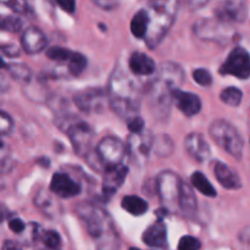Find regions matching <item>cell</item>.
<instances>
[{
  "mask_svg": "<svg viewBox=\"0 0 250 250\" xmlns=\"http://www.w3.org/2000/svg\"><path fill=\"white\" fill-rule=\"evenodd\" d=\"M129 250H141V249H138V248H129Z\"/></svg>",
  "mask_w": 250,
  "mask_h": 250,
  "instance_id": "50",
  "label": "cell"
},
{
  "mask_svg": "<svg viewBox=\"0 0 250 250\" xmlns=\"http://www.w3.org/2000/svg\"><path fill=\"white\" fill-rule=\"evenodd\" d=\"M6 68L9 70L11 77L20 81V82L28 83L31 81V70L24 63H11V65H7Z\"/></svg>",
  "mask_w": 250,
  "mask_h": 250,
  "instance_id": "30",
  "label": "cell"
},
{
  "mask_svg": "<svg viewBox=\"0 0 250 250\" xmlns=\"http://www.w3.org/2000/svg\"><path fill=\"white\" fill-rule=\"evenodd\" d=\"M0 49H1V50L4 51V53L6 54L7 56H12V58H14V56L19 55V48H17V46H15V45L2 46V48H0Z\"/></svg>",
  "mask_w": 250,
  "mask_h": 250,
  "instance_id": "44",
  "label": "cell"
},
{
  "mask_svg": "<svg viewBox=\"0 0 250 250\" xmlns=\"http://www.w3.org/2000/svg\"><path fill=\"white\" fill-rule=\"evenodd\" d=\"M49 1H54V0H49Z\"/></svg>",
  "mask_w": 250,
  "mask_h": 250,
  "instance_id": "51",
  "label": "cell"
},
{
  "mask_svg": "<svg viewBox=\"0 0 250 250\" xmlns=\"http://www.w3.org/2000/svg\"><path fill=\"white\" fill-rule=\"evenodd\" d=\"M151 151L158 156H168L173 151V142L166 134H159L151 139Z\"/></svg>",
  "mask_w": 250,
  "mask_h": 250,
  "instance_id": "26",
  "label": "cell"
},
{
  "mask_svg": "<svg viewBox=\"0 0 250 250\" xmlns=\"http://www.w3.org/2000/svg\"><path fill=\"white\" fill-rule=\"evenodd\" d=\"M210 136L215 143L236 159H242L244 141L238 129L226 120H215L210 125Z\"/></svg>",
  "mask_w": 250,
  "mask_h": 250,
  "instance_id": "5",
  "label": "cell"
},
{
  "mask_svg": "<svg viewBox=\"0 0 250 250\" xmlns=\"http://www.w3.org/2000/svg\"><path fill=\"white\" fill-rule=\"evenodd\" d=\"M202 243L193 236H183L178 242V250H199Z\"/></svg>",
  "mask_w": 250,
  "mask_h": 250,
  "instance_id": "35",
  "label": "cell"
},
{
  "mask_svg": "<svg viewBox=\"0 0 250 250\" xmlns=\"http://www.w3.org/2000/svg\"><path fill=\"white\" fill-rule=\"evenodd\" d=\"M49 189L56 197L62 198V199H70V198H73L80 194L82 188L67 173L56 172L51 177Z\"/></svg>",
  "mask_w": 250,
  "mask_h": 250,
  "instance_id": "13",
  "label": "cell"
},
{
  "mask_svg": "<svg viewBox=\"0 0 250 250\" xmlns=\"http://www.w3.org/2000/svg\"><path fill=\"white\" fill-rule=\"evenodd\" d=\"M76 212L84 222L88 233L97 243L98 250H119L120 237L116 227L102 207L93 203H80Z\"/></svg>",
  "mask_w": 250,
  "mask_h": 250,
  "instance_id": "2",
  "label": "cell"
},
{
  "mask_svg": "<svg viewBox=\"0 0 250 250\" xmlns=\"http://www.w3.org/2000/svg\"><path fill=\"white\" fill-rule=\"evenodd\" d=\"M7 217V209L4 207V205L0 204V224L2 221H5V219Z\"/></svg>",
  "mask_w": 250,
  "mask_h": 250,
  "instance_id": "47",
  "label": "cell"
},
{
  "mask_svg": "<svg viewBox=\"0 0 250 250\" xmlns=\"http://www.w3.org/2000/svg\"><path fill=\"white\" fill-rule=\"evenodd\" d=\"M6 153H7L6 144H5L4 142L1 141V138H0V161L4 160V159L6 158Z\"/></svg>",
  "mask_w": 250,
  "mask_h": 250,
  "instance_id": "45",
  "label": "cell"
},
{
  "mask_svg": "<svg viewBox=\"0 0 250 250\" xmlns=\"http://www.w3.org/2000/svg\"><path fill=\"white\" fill-rule=\"evenodd\" d=\"M41 239H42V242L44 243V246H45V248L60 250L61 237L56 231L49 229V231L42 232Z\"/></svg>",
  "mask_w": 250,
  "mask_h": 250,
  "instance_id": "32",
  "label": "cell"
},
{
  "mask_svg": "<svg viewBox=\"0 0 250 250\" xmlns=\"http://www.w3.org/2000/svg\"><path fill=\"white\" fill-rule=\"evenodd\" d=\"M172 103L182 114L188 117L195 116L202 110V102L194 93L185 92L181 89L175 90L172 94Z\"/></svg>",
  "mask_w": 250,
  "mask_h": 250,
  "instance_id": "16",
  "label": "cell"
},
{
  "mask_svg": "<svg viewBox=\"0 0 250 250\" xmlns=\"http://www.w3.org/2000/svg\"><path fill=\"white\" fill-rule=\"evenodd\" d=\"M149 16L146 9H142L132 17L131 21V32L136 38L144 39L146 31H148Z\"/></svg>",
  "mask_w": 250,
  "mask_h": 250,
  "instance_id": "24",
  "label": "cell"
},
{
  "mask_svg": "<svg viewBox=\"0 0 250 250\" xmlns=\"http://www.w3.org/2000/svg\"><path fill=\"white\" fill-rule=\"evenodd\" d=\"M210 1H211V0H187L188 6L192 10L202 9V7L207 6Z\"/></svg>",
  "mask_w": 250,
  "mask_h": 250,
  "instance_id": "42",
  "label": "cell"
},
{
  "mask_svg": "<svg viewBox=\"0 0 250 250\" xmlns=\"http://www.w3.org/2000/svg\"><path fill=\"white\" fill-rule=\"evenodd\" d=\"M0 4L10 7L12 11L17 12V14H24L28 10L26 0H0Z\"/></svg>",
  "mask_w": 250,
  "mask_h": 250,
  "instance_id": "37",
  "label": "cell"
},
{
  "mask_svg": "<svg viewBox=\"0 0 250 250\" xmlns=\"http://www.w3.org/2000/svg\"><path fill=\"white\" fill-rule=\"evenodd\" d=\"M72 53H73L72 50L62 48V46H53V48H50L46 50V56H48L50 60L65 63V62H67L68 59L71 58Z\"/></svg>",
  "mask_w": 250,
  "mask_h": 250,
  "instance_id": "33",
  "label": "cell"
},
{
  "mask_svg": "<svg viewBox=\"0 0 250 250\" xmlns=\"http://www.w3.org/2000/svg\"><path fill=\"white\" fill-rule=\"evenodd\" d=\"M6 67H7V63L5 62L4 59L0 56V70H1V68H6Z\"/></svg>",
  "mask_w": 250,
  "mask_h": 250,
  "instance_id": "48",
  "label": "cell"
},
{
  "mask_svg": "<svg viewBox=\"0 0 250 250\" xmlns=\"http://www.w3.org/2000/svg\"><path fill=\"white\" fill-rule=\"evenodd\" d=\"M21 44L27 54L33 55V54L41 53L46 48L48 39L38 27H29L22 34Z\"/></svg>",
  "mask_w": 250,
  "mask_h": 250,
  "instance_id": "18",
  "label": "cell"
},
{
  "mask_svg": "<svg viewBox=\"0 0 250 250\" xmlns=\"http://www.w3.org/2000/svg\"><path fill=\"white\" fill-rule=\"evenodd\" d=\"M107 100L120 117L129 121L139 115V89L125 71L115 70L109 82Z\"/></svg>",
  "mask_w": 250,
  "mask_h": 250,
  "instance_id": "3",
  "label": "cell"
},
{
  "mask_svg": "<svg viewBox=\"0 0 250 250\" xmlns=\"http://www.w3.org/2000/svg\"><path fill=\"white\" fill-rule=\"evenodd\" d=\"M151 139L153 137L144 131L129 136L126 150L131 155L132 160H134L136 163H143L148 158L151 151Z\"/></svg>",
  "mask_w": 250,
  "mask_h": 250,
  "instance_id": "14",
  "label": "cell"
},
{
  "mask_svg": "<svg viewBox=\"0 0 250 250\" xmlns=\"http://www.w3.org/2000/svg\"><path fill=\"white\" fill-rule=\"evenodd\" d=\"M148 31L144 41L150 49H155L163 42L175 22L178 10L177 0H150L148 9Z\"/></svg>",
  "mask_w": 250,
  "mask_h": 250,
  "instance_id": "4",
  "label": "cell"
},
{
  "mask_svg": "<svg viewBox=\"0 0 250 250\" xmlns=\"http://www.w3.org/2000/svg\"><path fill=\"white\" fill-rule=\"evenodd\" d=\"M190 183H192V186L195 189L199 190V192L202 193V194H204L205 197H216V189H215L214 186L209 182L207 176L203 172H200V171H195V172L190 176Z\"/></svg>",
  "mask_w": 250,
  "mask_h": 250,
  "instance_id": "25",
  "label": "cell"
},
{
  "mask_svg": "<svg viewBox=\"0 0 250 250\" xmlns=\"http://www.w3.org/2000/svg\"><path fill=\"white\" fill-rule=\"evenodd\" d=\"M63 11L67 14H75L76 12V0H54Z\"/></svg>",
  "mask_w": 250,
  "mask_h": 250,
  "instance_id": "40",
  "label": "cell"
},
{
  "mask_svg": "<svg viewBox=\"0 0 250 250\" xmlns=\"http://www.w3.org/2000/svg\"><path fill=\"white\" fill-rule=\"evenodd\" d=\"M9 229L14 233L21 234L24 231V229H26V224L21 219H19V217H12V219L9 220Z\"/></svg>",
  "mask_w": 250,
  "mask_h": 250,
  "instance_id": "39",
  "label": "cell"
},
{
  "mask_svg": "<svg viewBox=\"0 0 250 250\" xmlns=\"http://www.w3.org/2000/svg\"><path fill=\"white\" fill-rule=\"evenodd\" d=\"M220 99L229 106H238L243 100V92L236 87H227L220 93Z\"/></svg>",
  "mask_w": 250,
  "mask_h": 250,
  "instance_id": "28",
  "label": "cell"
},
{
  "mask_svg": "<svg viewBox=\"0 0 250 250\" xmlns=\"http://www.w3.org/2000/svg\"><path fill=\"white\" fill-rule=\"evenodd\" d=\"M66 127L63 131H66L68 138H70L72 148L78 156L85 158L88 153L92 150L93 139H94V131L92 127L83 121L65 122Z\"/></svg>",
  "mask_w": 250,
  "mask_h": 250,
  "instance_id": "7",
  "label": "cell"
},
{
  "mask_svg": "<svg viewBox=\"0 0 250 250\" xmlns=\"http://www.w3.org/2000/svg\"><path fill=\"white\" fill-rule=\"evenodd\" d=\"M67 65V71L71 76H80L81 73L84 71L85 66H87V59H85L84 55H82L81 53H77V51H73L71 58L68 59V61L66 62Z\"/></svg>",
  "mask_w": 250,
  "mask_h": 250,
  "instance_id": "27",
  "label": "cell"
},
{
  "mask_svg": "<svg viewBox=\"0 0 250 250\" xmlns=\"http://www.w3.org/2000/svg\"><path fill=\"white\" fill-rule=\"evenodd\" d=\"M177 207L180 208L182 214L186 217H189V219L194 217L198 211V200L194 194V190L192 189V186L188 185L185 181H183L182 186H181Z\"/></svg>",
  "mask_w": 250,
  "mask_h": 250,
  "instance_id": "22",
  "label": "cell"
},
{
  "mask_svg": "<svg viewBox=\"0 0 250 250\" xmlns=\"http://www.w3.org/2000/svg\"><path fill=\"white\" fill-rule=\"evenodd\" d=\"M103 178V194L110 198L116 194L117 190L121 188L128 175V167L125 165H117L114 167L106 168L104 171Z\"/></svg>",
  "mask_w": 250,
  "mask_h": 250,
  "instance_id": "15",
  "label": "cell"
},
{
  "mask_svg": "<svg viewBox=\"0 0 250 250\" xmlns=\"http://www.w3.org/2000/svg\"><path fill=\"white\" fill-rule=\"evenodd\" d=\"M12 128H14V122L10 115L0 110V138L11 133Z\"/></svg>",
  "mask_w": 250,
  "mask_h": 250,
  "instance_id": "36",
  "label": "cell"
},
{
  "mask_svg": "<svg viewBox=\"0 0 250 250\" xmlns=\"http://www.w3.org/2000/svg\"><path fill=\"white\" fill-rule=\"evenodd\" d=\"M127 127H128L131 134L141 133V132L144 131V120L138 115V116L127 121Z\"/></svg>",
  "mask_w": 250,
  "mask_h": 250,
  "instance_id": "38",
  "label": "cell"
},
{
  "mask_svg": "<svg viewBox=\"0 0 250 250\" xmlns=\"http://www.w3.org/2000/svg\"><path fill=\"white\" fill-rule=\"evenodd\" d=\"M22 28V20L16 15H0V31L16 33Z\"/></svg>",
  "mask_w": 250,
  "mask_h": 250,
  "instance_id": "29",
  "label": "cell"
},
{
  "mask_svg": "<svg viewBox=\"0 0 250 250\" xmlns=\"http://www.w3.org/2000/svg\"><path fill=\"white\" fill-rule=\"evenodd\" d=\"M193 78L202 87H209L212 84V76L207 68H197L193 71Z\"/></svg>",
  "mask_w": 250,
  "mask_h": 250,
  "instance_id": "34",
  "label": "cell"
},
{
  "mask_svg": "<svg viewBox=\"0 0 250 250\" xmlns=\"http://www.w3.org/2000/svg\"><path fill=\"white\" fill-rule=\"evenodd\" d=\"M142 239L146 246L151 247V248L166 249L168 246L166 225L161 220H158L155 224H153L146 229Z\"/></svg>",
  "mask_w": 250,
  "mask_h": 250,
  "instance_id": "19",
  "label": "cell"
},
{
  "mask_svg": "<svg viewBox=\"0 0 250 250\" xmlns=\"http://www.w3.org/2000/svg\"><path fill=\"white\" fill-rule=\"evenodd\" d=\"M73 102L81 111L94 114V112H102L109 100H107V94L102 88H88L78 92L73 97Z\"/></svg>",
  "mask_w": 250,
  "mask_h": 250,
  "instance_id": "11",
  "label": "cell"
},
{
  "mask_svg": "<svg viewBox=\"0 0 250 250\" xmlns=\"http://www.w3.org/2000/svg\"><path fill=\"white\" fill-rule=\"evenodd\" d=\"M1 250H22L21 244L15 241H6L2 244Z\"/></svg>",
  "mask_w": 250,
  "mask_h": 250,
  "instance_id": "43",
  "label": "cell"
},
{
  "mask_svg": "<svg viewBox=\"0 0 250 250\" xmlns=\"http://www.w3.org/2000/svg\"><path fill=\"white\" fill-rule=\"evenodd\" d=\"M221 75H231L239 80H248L250 76L249 53L242 46H236L229 54L225 62L220 67Z\"/></svg>",
  "mask_w": 250,
  "mask_h": 250,
  "instance_id": "10",
  "label": "cell"
},
{
  "mask_svg": "<svg viewBox=\"0 0 250 250\" xmlns=\"http://www.w3.org/2000/svg\"><path fill=\"white\" fill-rule=\"evenodd\" d=\"M185 82V71L178 63L167 61L160 65L149 88V109L159 121H165L172 106V94Z\"/></svg>",
  "mask_w": 250,
  "mask_h": 250,
  "instance_id": "1",
  "label": "cell"
},
{
  "mask_svg": "<svg viewBox=\"0 0 250 250\" xmlns=\"http://www.w3.org/2000/svg\"><path fill=\"white\" fill-rule=\"evenodd\" d=\"M121 205L128 214L133 215V216H142L149 209L148 203L143 198L137 197V195H126V197H124Z\"/></svg>",
  "mask_w": 250,
  "mask_h": 250,
  "instance_id": "23",
  "label": "cell"
},
{
  "mask_svg": "<svg viewBox=\"0 0 250 250\" xmlns=\"http://www.w3.org/2000/svg\"><path fill=\"white\" fill-rule=\"evenodd\" d=\"M23 234V243L27 246L34 244L37 241L41 239V226L37 222H31L29 225H26V229L22 232L21 236Z\"/></svg>",
  "mask_w": 250,
  "mask_h": 250,
  "instance_id": "31",
  "label": "cell"
},
{
  "mask_svg": "<svg viewBox=\"0 0 250 250\" xmlns=\"http://www.w3.org/2000/svg\"><path fill=\"white\" fill-rule=\"evenodd\" d=\"M214 172L215 177L219 181L220 185L224 188H226V189L237 190L242 188V181L239 176L237 175V172L233 168H231L225 163L217 161L214 167Z\"/></svg>",
  "mask_w": 250,
  "mask_h": 250,
  "instance_id": "20",
  "label": "cell"
},
{
  "mask_svg": "<svg viewBox=\"0 0 250 250\" xmlns=\"http://www.w3.org/2000/svg\"><path fill=\"white\" fill-rule=\"evenodd\" d=\"M92 1L103 10H114L119 6V0H92Z\"/></svg>",
  "mask_w": 250,
  "mask_h": 250,
  "instance_id": "41",
  "label": "cell"
},
{
  "mask_svg": "<svg viewBox=\"0 0 250 250\" xmlns=\"http://www.w3.org/2000/svg\"><path fill=\"white\" fill-rule=\"evenodd\" d=\"M128 67L131 72L136 76H150L155 73L156 63L146 54L136 51L129 58Z\"/></svg>",
  "mask_w": 250,
  "mask_h": 250,
  "instance_id": "21",
  "label": "cell"
},
{
  "mask_svg": "<svg viewBox=\"0 0 250 250\" xmlns=\"http://www.w3.org/2000/svg\"><path fill=\"white\" fill-rule=\"evenodd\" d=\"M248 16L246 0H221L215 9V19L226 23H242Z\"/></svg>",
  "mask_w": 250,
  "mask_h": 250,
  "instance_id": "12",
  "label": "cell"
},
{
  "mask_svg": "<svg viewBox=\"0 0 250 250\" xmlns=\"http://www.w3.org/2000/svg\"><path fill=\"white\" fill-rule=\"evenodd\" d=\"M37 250H54V249H48V248H44V249H37Z\"/></svg>",
  "mask_w": 250,
  "mask_h": 250,
  "instance_id": "49",
  "label": "cell"
},
{
  "mask_svg": "<svg viewBox=\"0 0 250 250\" xmlns=\"http://www.w3.org/2000/svg\"><path fill=\"white\" fill-rule=\"evenodd\" d=\"M183 181L177 173L172 171H163L156 180V189L163 204L166 208H172L177 205L180 197L181 186Z\"/></svg>",
  "mask_w": 250,
  "mask_h": 250,
  "instance_id": "9",
  "label": "cell"
},
{
  "mask_svg": "<svg viewBox=\"0 0 250 250\" xmlns=\"http://www.w3.org/2000/svg\"><path fill=\"white\" fill-rule=\"evenodd\" d=\"M7 87H9V84H7L6 80L4 78V76L0 75V94H1V93L6 92Z\"/></svg>",
  "mask_w": 250,
  "mask_h": 250,
  "instance_id": "46",
  "label": "cell"
},
{
  "mask_svg": "<svg viewBox=\"0 0 250 250\" xmlns=\"http://www.w3.org/2000/svg\"><path fill=\"white\" fill-rule=\"evenodd\" d=\"M194 32L204 41L216 42L219 44H227L236 36L232 24L220 21L217 19H204L195 23Z\"/></svg>",
  "mask_w": 250,
  "mask_h": 250,
  "instance_id": "6",
  "label": "cell"
},
{
  "mask_svg": "<svg viewBox=\"0 0 250 250\" xmlns=\"http://www.w3.org/2000/svg\"><path fill=\"white\" fill-rule=\"evenodd\" d=\"M94 151L104 165L105 170L121 165L125 155L127 154L126 146L124 144V142L114 136H107L103 138L98 143Z\"/></svg>",
  "mask_w": 250,
  "mask_h": 250,
  "instance_id": "8",
  "label": "cell"
},
{
  "mask_svg": "<svg viewBox=\"0 0 250 250\" xmlns=\"http://www.w3.org/2000/svg\"><path fill=\"white\" fill-rule=\"evenodd\" d=\"M185 146L190 158L198 163H204L211 155V150L204 137L199 133H189L185 139Z\"/></svg>",
  "mask_w": 250,
  "mask_h": 250,
  "instance_id": "17",
  "label": "cell"
}]
</instances>
